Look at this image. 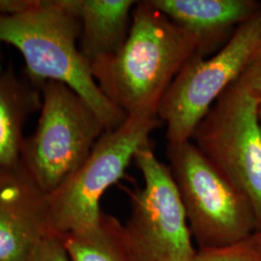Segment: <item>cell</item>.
Listing matches in <instances>:
<instances>
[{"label":"cell","mask_w":261,"mask_h":261,"mask_svg":"<svg viewBox=\"0 0 261 261\" xmlns=\"http://www.w3.org/2000/svg\"><path fill=\"white\" fill-rule=\"evenodd\" d=\"M198 50L197 38L149 0L137 1L123 47L90 68L102 92L127 116L158 117L168 87Z\"/></svg>","instance_id":"obj_1"},{"label":"cell","mask_w":261,"mask_h":261,"mask_svg":"<svg viewBox=\"0 0 261 261\" xmlns=\"http://www.w3.org/2000/svg\"><path fill=\"white\" fill-rule=\"evenodd\" d=\"M81 21L69 0H38L28 12L0 15V45L17 47L25 62V76L40 85L66 84L97 114L106 130L119 128L127 114L106 97L79 48Z\"/></svg>","instance_id":"obj_2"},{"label":"cell","mask_w":261,"mask_h":261,"mask_svg":"<svg viewBox=\"0 0 261 261\" xmlns=\"http://www.w3.org/2000/svg\"><path fill=\"white\" fill-rule=\"evenodd\" d=\"M40 89V118L35 132L22 142L20 165L49 195L84 165L106 129L89 105L66 84L46 82Z\"/></svg>","instance_id":"obj_3"},{"label":"cell","mask_w":261,"mask_h":261,"mask_svg":"<svg viewBox=\"0 0 261 261\" xmlns=\"http://www.w3.org/2000/svg\"><path fill=\"white\" fill-rule=\"evenodd\" d=\"M167 157L199 249L232 246L257 231L246 196L191 140L168 143Z\"/></svg>","instance_id":"obj_4"},{"label":"cell","mask_w":261,"mask_h":261,"mask_svg":"<svg viewBox=\"0 0 261 261\" xmlns=\"http://www.w3.org/2000/svg\"><path fill=\"white\" fill-rule=\"evenodd\" d=\"M161 124L159 117L128 116L119 128L103 133L84 165L47 195L55 233L83 232L99 224L103 194L124 176L136 153L151 144L150 135Z\"/></svg>","instance_id":"obj_5"},{"label":"cell","mask_w":261,"mask_h":261,"mask_svg":"<svg viewBox=\"0 0 261 261\" xmlns=\"http://www.w3.org/2000/svg\"><path fill=\"white\" fill-rule=\"evenodd\" d=\"M260 40L261 8L216 55L205 58L197 53L187 62L159 108V119L167 126L168 143L191 140L198 123L242 75Z\"/></svg>","instance_id":"obj_6"},{"label":"cell","mask_w":261,"mask_h":261,"mask_svg":"<svg viewBox=\"0 0 261 261\" xmlns=\"http://www.w3.org/2000/svg\"><path fill=\"white\" fill-rule=\"evenodd\" d=\"M258 102L236 81L198 123L191 141L252 206L261 231V125ZM255 232V233H256Z\"/></svg>","instance_id":"obj_7"},{"label":"cell","mask_w":261,"mask_h":261,"mask_svg":"<svg viewBox=\"0 0 261 261\" xmlns=\"http://www.w3.org/2000/svg\"><path fill=\"white\" fill-rule=\"evenodd\" d=\"M134 161L144 180V186L130 192V218L124 224L135 258L190 260L196 250L170 169L155 156L151 144L140 148Z\"/></svg>","instance_id":"obj_8"},{"label":"cell","mask_w":261,"mask_h":261,"mask_svg":"<svg viewBox=\"0 0 261 261\" xmlns=\"http://www.w3.org/2000/svg\"><path fill=\"white\" fill-rule=\"evenodd\" d=\"M51 233L47 194L20 164L0 169V261H30Z\"/></svg>","instance_id":"obj_9"},{"label":"cell","mask_w":261,"mask_h":261,"mask_svg":"<svg viewBox=\"0 0 261 261\" xmlns=\"http://www.w3.org/2000/svg\"><path fill=\"white\" fill-rule=\"evenodd\" d=\"M178 27L197 38L198 54L224 47L235 30L259 11L254 0H149Z\"/></svg>","instance_id":"obj_10"},{"label":"cell","mask_w":261,"mask_h":261,"mask_svg":"<svg viewBox=\"0 0 261 261\" xmlns=\"http://www.w3.org/2000/svg\"><path fill=\"white\" fill-rule=\"evenodd\" d=\"M81 21L79 48L89 65L116 55L128 37L133 0H69Z\"/></svg>","instance_id":"obj_11"},{"label":"cell","mask_w":261,"mask_h":261,"mask_svg":"<svg viewBox=\"0 0 261 261\" xmlns=\"http://www.w3.org/2000/svg\"><path fill=\"white\" fill-rule=\"evenodd\" d=\"M41 106L37 84L17 75L12 66L0 73V169L19 166L24 125Z\"/></svg>","instance_id":"obj_12"},{"label":"cell","mask_w":261,"mask_h":261,"mask_svg":"<svg viewBox=\"0 0 261 261\" xmlns=\"http://www.w3.org/2000/svg\"><path fill=\"white\" fill-rule=\"evenodd\" d=\"M60 238L70 261H137L127 242L124 225L103 212L93 228Z\"/></svg>","instance_id":"obj_13"},{"label":"cell","mask_w":261,"mask_h":261,"mask_svg":"<svg viewBox=\"0 0 261 261\" xmlns=\"http://www.w3.org/2000/svg\"><path fill=\"white\" fill-rule=\"evenodd\" d=\"M189 261H261V249L251 237L228 247L198 249Z\"/></svg>","instance_id":"obj_14"},{"label":"cell","mask_w":261,"mask_h":261,"mask_svg":"<svg viewBox=\"0 0 261 261\" xmlns=\"http://www.w3.org/2000/svg\"><path fill=\"white\" fill-rule=\"evenodd\" d=\"M248 93L258 102H261V40L255 48L252 58L242 75L238 79Z\"/></svg>","instance_id":"obj_15"},{"label":"cell","mask_w":261,"mask_h":261,"mask_svg":"<svg viewBox=\"0 0 261 261\" xmlns=\"http://www.w3.org/2000/svg\"><path fill=\"white\" fill-rule=\"evenodd\" d=\"M30 261H70L59 235L49 234L38 245Z\"/></svg>","instance_id":"obj_16"},{"label":"cell","mask_w":261,"mask_h":261,"mask_svg":"<svg viewBox=\"0 0 261 261\" xmlns=\"http://www.w3.org/2000/svg\"><path fill=\"white\" fill-rule=\"evenodd\" d=\"M38 0H0V15L15 16L32 9Z\"/></svg>","instance_id":"obj_17"},{"label":"cell","mask_w":261,"mask_h":261,"mask_svg":"<svg viewBox=\"0 0 261 261\" xmlns=\"http://www.w3.org/2000/svg\"><path fill=\"white\" fill-rule=\"evenodd\" d=\"M252 239L253 240V242L255 243L261 249V231L253 234L252 236Z\"/></svg>","instance_id":"obj_18"},{"label":"cell","mask_w":261,"mask_h":261,"mask_svg":"<svg viewBox=\"0 0 261 261\" xmlns=\"http://www.w3.org/2000/svg\"><path fill=\"white\" fill-rule=\"evenodd\" d=\"M257 115H258V119H259L261 125V102L258 103V107H257Z\"/></svg>","instance_id":"obj_19"},{"label":"cell","mask_w":261,"mask_h":261,"mask_svg":"<svg viewBox=\"0 0 261 261\" xmlns=\"http://www.w3.org/2000/svg\"><path fill=\"white\" fill-rule=\"evenodd\" d=\"M2 63H3V54H2V50H1V46H0V73L2 72V70H1Z\"/></svg>","instance_id":"obj_20"}]
</instances>
